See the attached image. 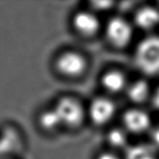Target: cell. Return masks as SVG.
Listing matches in <instances>:
<instances>
[{"label": "cell", "mask_w": 159, "mask_h": 159, "mask_svg": "<svg viewBox=\"0 0 159 159\" xmlns=\"http://www.w3.org/2000/svg\"><path fill=\"white\" fill-rule=\"evenodd\" d=\"M135 62L139 70L149 75L159 74V37L143 39L135 52Z\"/></svg>", "instance_id": "1"}, {"label": "cell", "mask_w": 159, "mask_h": 159, "mask_svg": "<svg viewBox=\"0 0 159 159\" xmlns=\"http://www.w3.org/2000/svg\"><path fill=\"white\" fill-rule=\"evenodd\" d=\"M52 107L58 116L62 127L75 128L83 121V108L74 98L69 96L59 98L52 104Z\"/></svg>", "instance_id": "2"}, {"label": "cell", "mask_w": 159, "mask_h": 159, "mask_svg": "<svg viewBox=\"0 0 159 159\" xmlns=\"http://www.w3.org/2000/svg\"><path fill=\"white\" fill-rule=\"evenodd\" d=\"M57 72L63 77L76 78L87 69V61L81 54L74 51H66L57 56L54 61Z\"/></svg>", "instance_id": "3"}, {"label": "cell", "mask_w": 159, "mask_h": 159, "mask_svg": "<svg viewBox=\"0 0 159 159\" xmlns=\"http://www.w3.org/2000/svg\"><path fill=\"white\" fill-rule=\"evenodd\" d=\"M0 142L7 157H16L24 146V138L15 125L0 126Z\"/></svg>", "instance_id": "4"}, {"label": "cell", "mask_w": 159, "mask_h": 159, "mask_svg": "<svg viewBox=\"0 0 159 159\" xmlns=\"http://www.w3.org/2000/svg\"><path fill=\"white\" fill-rule=\"evenodd\" d=\"M106 36L111 45L121 48L129 44L133 38V28L128 21L120 17L111 19L106 27Z\"/></svg>", "instance_id": "5"}, {"label": "cell", "mask_w": 159, "mask_h": 159, "mask_svg": "<svg viewBox=\"0 0 159 159\" xmlns=\"http://www.w3.org/2000/svg\"><path fill=\"white\" fill-rule=\"evenodd\" d=\"M116 108L113 102L104 98H98L93 101L89 108V115L95 124H106L113 118Z\"/></svg>", "instance_id": "6"}, {"label": "cell", "mask_w": 159, "mask_h": 159, "mask_svg": "<svg viewBox=\"0 0 159 159\" xmlns=\"http://www.w3.org/2000/svg\"><path fill=\"white\" fill-rule=\"evenodd\" d=\"M72 26L80 35L92 36L98 31L100 23L97 16L93 13L88 11H79L73 16Z\"/></svg>", "instance_id": "7"}, {"label": "cell", "mask_w": 159, "mask_h": 159, "mask_svg": "<svg viewBox=\"0 0 159 159\" xmlns=\"http://www.w3.org/2000/svg\"><path fill=\"white\" fill-rule=\"evenodd\" d=\"M123 123L128 131L134 134L145 132L151 126L149 115L141 110H130L123 116Z\"/></svg>", "instance_id": "8"}, {"label": "cell", "mask_w": 159, "mask_h": 159, "mask_svg": "<svg viewBox=\"0 0 159 159\" xmlns=\"http://www.w3.org/2000/svg\"><path fill=\"white\" fill-rule=\"evenodd\" d=\"M36 122L39 128L45 134H54L62 128L58 116L52 105L39 111L36 116Z\"/></svg>", "instance_id": "9"}, {"label": "cell", "mask_w": 159, "mask_h": 159, "mask_svg": "<svg viewBox=\"0 0 159 159\" xmlns=\"http://www.w3.org/2000/svg\"><path fill=\"white\" fill-rule=\"evenodd\" d=\"M135 24L143 30H152L159 25V11L152 7H144L137 11Z\"/></svg>", "instance_id": "10"}, {"label": "cell", "mask_w": 159, "mask_h": 159, "mask_svg": "<svg viewBox=\"0 0 159 159\" xmlns=\"http://www.w3.org/2000/svg\"><path fill=\"white\" fill-rule=\"evenodd\" d=\"M102 85L108 92L117 93L121 92L126 87V78L123 74L119 71H110L103 76Z\"/></svg>", "instance_id": "11"}, {"label": "cell", "mask_w": 159, "mask_h": 159, "mask_svg": "<svg viewBox=\"0 0 159 159\" xmlns=\"http://www.w3.org/2000/svg\"><path fill=\"white\" fill-rule=\"evenodd\" d=\"M150 95V87L145 80H136L128 88V98L137 104L145 102Z\"/></svg>", "instance_id": "12"}, {"label": "cell", "mask_w": 159, "mask_h": 159, "mask_svg": "<svg viewBox=\"0 0 159 159\" xmlns=\"http://www.w3.org/2000/svg\"><path fill=\"white\" fill-rule=\"evenodd\" d=\"M125 159H156L155 152L150 145H134L127 150Z\"/></svg>", "instance_id": "13"}, {"label": "cell", "mask_w": 159, "mask_h": 159, "mask_svg": "<svg viewBox=\"0 0 159 159\" xmlns=\"http://www.w3.org/2000/svg\"><path fill=\"white\" fill-rule=\"evenodd\" d=\"M108 141L111 146L116 148H121L124 147L127 144V136L125 134V132L121 129L115 128L109 133Z\"/></svg>", "instance_id": "14"}, {"label": "cell", "mask_w": 159, "mask_h": 159, "mask_svg": "<svg viewBox=\"0 0 159 159\" xmlns=\"http://www.w3.org/2000/svg\"><path fill=\"white\" fill-rule=\"evenodd\" d=\"M93 4V7L97 9V10H100V11H105V10H108L110 9L112 6L113 3L111 2H103V1H100V2H93L92 3Z\"/></svg>", "instance_id": "15"}, {"label": "cell", "mask_w": 159, "mask_h": 159, "mask_svg": "<svg viewBox=\"0 0 159 159\" xmlns=\"http://www.w3.org/2000/svg\"><path fill=\"white\" fill-rule=\"evenodd\" d=\"M152 141L154 146L159 148V127L153 129L152 133Z\"/></svg>", "instance_id": "16"}, {"label": "cell", "mask_w": 159, "mask_h": 159, "mask_svg": "<svg viewBox=\"0 0 159 159\" xmlns=\"http://www.w3.org/2000/svg\"><path fill=\"white\" fill-rule=\"evenodd\" d=\"M152 103H153L154 107L157 111H159V88H157V90L156 91L153 97H152Z\"/></svg>", "instance_id": "17"}, {"label": "cell", "mask_w": 159, "mask_h": 159, "mask_svg": "<svg viewBox=\"0 0 159 159\" xmlns=\"http://www.w3.org/2000/svg\"><path fill=\"white\" fill-rule=\"evenodd\" d=\"M98 159H119L116 156L111 154V153H104L98 157Z\"/></svg>", "instance_id": "18"}, {"label": "cell", "mask_w": 159, "mask_h": 159, "mask_svg": "<svg viewBox=\"0 0 159 159\" xmlns=\"http://www.w3.org/2000/svg\"><path fill=\"white\" fill-rule=\"evenodd\" d=\"M4 157H7L6 156H5V153L4 152V148H3V145L1 144V142H0V159H3Z\"/></svg>", "instance_id": "19"}, {"label": "cell", "mask_w": 159, "mask_h": 159, "mask_svg": "<svg viewBox=\"0 0 159 159\" xmlns=\"http://www.w3.org/2000/svg\"><path fill=\"white\" fill-rule=\"evenodd\" d=\"M3 159H17V158H16V157H4V158Z\"/></svg>", "instance_id": "20"}]
</instances>
